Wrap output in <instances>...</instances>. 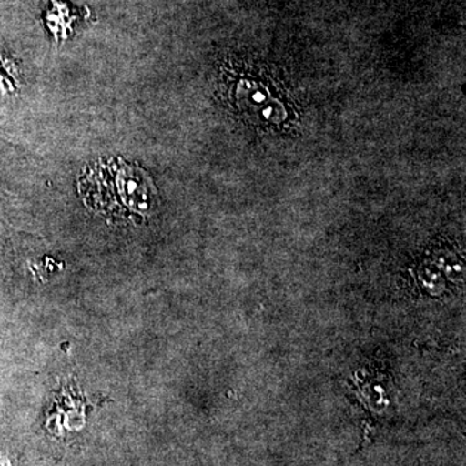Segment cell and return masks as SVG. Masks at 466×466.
Wrapping results in <instances>:
<instances>
[{
  "mask_svg": "<svg viewBox=\"0 0 466 466\" xmlns=\"http://www.w3.org/2000/svg\"><path fill=\"white\" fill-rule=\"evenodd\" d=\"M78 192L91 210L115 219H142L159 204L152 177L122 157L101 158L86 167Z\"/></svg>",
  "mask_w": 466,
  "mask_h": 466,
  "instance_id": "6da1fadb",
  "label": "cell"
}]
</instances>
